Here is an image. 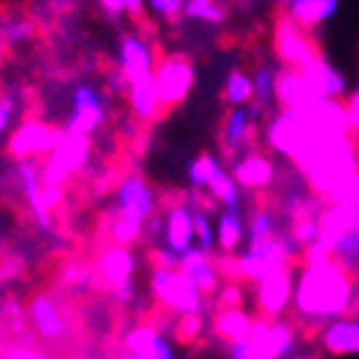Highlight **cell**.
I'll return each mask as SVG.
<instances>
[{
  "label": "cell",
  "instance_id": "1",
  "mask_svg": "<svg viewBox=\"0 0 359 359\" xmlns=\"http://www.w3.org/2000/svg\"><path fill=\"white\" fill-rule=\"evenodd\" d=\"M359 314V276L337 262L299 266L294 282L292 319L299 332L314 334L339 317Z\"/></svg>",
  "mask_w": 359,
  "mask_h": 359
},
{
  "label": "cell",
  "instance_id": "2",
  "mask_svg": "<svg viewBox=\"0 0 359 359\" xmlns=\"http://www.w3.org/2000/svg\"><path fill=\"white\" fill-rule=\"evenodd\" d=\"M294 166L304 179L306 189L324 201V196L334 191L337 186L359 174V133L317 146Z\"/></svg>",
  "mask_w": 359,
  "mask_h": 359
},
{
  "label": "cell",
  "instance_id": "3",
  "mask_svg": "<svg viewBox=\"0 0 359 359\" xmlns=\"http://www.w3.org/2000/svg\"><path fill=\"white\" fill-rule=\"evenodd\" d=\"M149 292L156 304L176 314V317H206L209 309L214 311V304H211L209 297L181 269L151 266Z\"/></svg>",
  "mask_w": 359,
  "mask_h": 359
},
{
  "label": "cell",
  "instance_id": "4",
  "mask_svg": "<svg viewBox=\"0 0 359 359\" xmlns=\"http://www.w3.org/2000/svg\"><path fill=\"white\" fill-rule=\"evenodd\" d=\"M111 90L98 83H76L68 96V111L66 118L60 123L63 133L71 136H86L93 138L103 126L108 123L111 116Z\"/></svg>",
  "mask_w": 359,
  "mask_h": 359
},
{
  "label": "cell",
  "instance_id": "5",
  "mask_svg": "<svg viewBox=\"0 0 359 359\" xmlns=\"http://www.w3.org/2000/svg\"><path fill=\"white\" fill-rule=\"evenodd\" d=\"M25 317H28V330L38 339L46 341V344L71 341L73 330H76L71 304L58 292L30 294L28 306H25Z\"/></svg>",
  "mask_w": 359,
  "mask_h": 359
},
{
  "label": "cell",
  "instance_id": "6",
  "mask_svg": "<svg viewBox=\"0 0 359 359\" xmlns=\"http://www.w3.org/2000/svg\"><path fill=\"white\" fill-rule=\"evenodd\" d=\"M158 209H161V196L144 174L131 171L116 181L114 204L108 209L114 216L146 226V222L154 214H158Z\"/></svg>",
  "mask_w": 359,
  "mask_h": 359
},
{
  "label": "cell",
  "instance_id": "7",
  "mask_svg": "<svg viewBox=\"0 0 359 359\" xmlns=\"http://www.w3.org/2000/svg\"><path fill=\"white\" fill-rule=\"evenodd\" d=\"M90 154H93V138L63 133L53 154L41 161L43 186H68L88 166Z\"/></svg>",
  "mask_w": 359,
  "mask_h": 359
},
{
  "label": "cell",
  "instance_id": "8",
  "mask_svg": "<svg viewBox=\"0 0 359 359\" xmlns=\"http://www.w3.org/2000/svg\"><path fill=\"white\" fill-rule=\"evenodd\" d=\"M264 118H266V108L254 101L246 106H229L219 128V146L224 158L233 161L244 151H252Z\"/></svg>",
  "mask_w": 359,
  "mask_h": 359
},
{
  "label": "cell",
  "instance_id": "9",
  "mask_svg": "<svg viewBox=\"0 0 359 359\" xmlns=\"http://www.w3.org/2000/svg\"><path fill=\"white\" fill-rule=\"evenodd\" d=\"M154 83L156 90H158V98H161L163 111L168 116L176 106H181L189 98V93L196 86V66L184 53H163L156 60Z\"/></svg>",
  "mask_w": 359,
  "mask_h": 359
},
{
  "label": "cell",
  "instance_id": "10",
  "mask_svg": "<svg viewBox=\"0 0 359 359\" xmlns=\"http://www.w3.org/2000/svg\"><path fill=\"white\" fill-rule=\"evenodd\" d=\"M271 46H274V55L279 60V66L287 68H304L311 60H317L322 55L314 33L302 28L299 23H294L289 15H276L274 28H271Z\"/></svg>",
  "mask_w": 359,
  "mask_h": 359
},
{
  "label": "cell",
  "instance_id": "11",
  "mask_svg": "<svg viewBox=\"0 0 359 359\" xmlns=\"http://www.w3.org/2000/svg\"><path fill=\"white\" fill-rule=\"evenodd\" d=\"M60 136H63V128L58 123H50L46 118L30 116L23 123H18L15 131L11 133L6 151L15 161H23V158H38V161H43L48 154H53Z\"/></svg>",
  "mask_w": 359,
  "mask_h": 359
},
{
  "label": "cell",
  "instance_id": "12",
  "mask_svg": "<svg viewBox=\"0 0 359 359\" xmlns=\"http://www.w3.org/2000/svg\"><path fill=\"white\" fill-rule=\"evenodd\" d=\"M297 271H299V266L292 264V266H284L274 274L264 276L259 284H254V306H257L259 317L279 319L292 311Z\"/></svg>",
  "mask_w": 359,
  "mask_h": 359
},
{
  "label": "cell",
  "instance_id": "13",
  "mask_svg": "<svg viewBox=\"0 0 359 359\" xmlns=\"http://www.w3.org/2000/svg\"><path fill=\"white\" fill-rule=\"evenodd\" d=\"M252 337L269 359H297L299 349V327L292 317L266 319L257 317L252 327Z\"/></svg>",
  "mask_w": 359,
  "mask_h": 359
},
{
  "label": "cell",
  "instance_id": "14",
  "mask_svg": "<svg viewBox=\"0 0 359 359\" xmlns=\"http://www.w3.org/2000/svg\"><path fill=\"white\" fill-rule=\"evenodd\" d=\"M15 186H18V194L23 198L25 211L33 219V224L43 233L53 231L55 219L48 211V206H46V201H43V179H41V161L38 158L15 161Z\"/></svg>",
  "mask_w": 359,
  "mask_h": 359
},
{
  "label": "cell",
  "instance_id": "15",
  "mask_svg": "<svg viewBox=\"0 0 359 359\" xmlns=\"http://www.w3.org/2000/svg\"><path fill=\"white\" fill-rule=\"evenodd\" d=\"M161 58L156 46L141 30H123L118 41V60L116 66L123 73L126 83H136L141 78L154 76L156 60Z\"/></svg>",
  "mask_w": 359,
  "mask_h": 359
},
{
  "label": "cell",
  "instance_id": "16",
  "mask_svg": "<svg viewBox=\"0 0 359 359\" xmlns=\"http://www.w3.org/2000/svg\"><path fill=\"white\" fill-rule=\"evenodd\" d=\"M299 78H302V90H304L306 103L344 101V96H347V76L341 71H337L324 55H319L317 60H311L309 66L299 68Z\"/></svg>",
  "mask_w": 359,
  "mask_h": 359
},
{
  "label": "cell",
  "instance_id": "17",
  "mask_svg": "<svg viewBox=\"0 0 359 359\" xmlns=\"http://www.w3.org/2000/svg\"><path fill=\"white\" fill-rule=\"evenodd\" d=\"M161 211H163V244L181 257L191 246H196L191 206L186 204L184 191L174 194L171 198H161Z\"/></svg>",
  "mask_w": 359,
  "mask_h": 359
},
{
  "label": "cell",
  "instance_id": "18",
  "mask_svg": "<svg viewBox=\"0 0 359 359\" xmlns=\"http://www.w3.org/2000/svg\"><path fill=\"white\" fill-rule=\"evenodd\" d=\"M93 274H96L98 292H108V289L121 287V284L131 282L136 276V254L131 246H118V244H106L96 259L90 262Z\"/></svg>",
  "mask_w": 359,
  "mask_h": 359
},
{
  "label": "cell",
  "instance_id": "19",
  "mask_svg": "<svg viewBox=\"0 0 359 359\" xmlns=\"http://www.w3.org/2000/svg\"><path fill=\"white\" fill-rule=\"evenodd\" d=\"M231 176L236 179V184L241 186V191L262 196V194L274 184L276 166L269 154L252 149V151H244V154L236 156L231 161Z\"/></svg>",
  "mask_w": 359,
  "mask_h": 359
},
{
  "label": "cell",
  "instance_id": "20",
  "mask_svg": "<svg viewBox=\"0 0 359 359\" xmlns=\"http://www.w3.org/2000/svg\"><path fill=\"white\" fill-rule=\"evenodd\" d=\"M179 269L184 271L194 284H196L201 292L214 302L216 292L222 289L224 276L222 269H219V262H216V254H206L201 252L198 246H191L186 254H181V264Z\"/></svg>",
  "mask_w": 359,
  "mask_h": 359
},
{
  "label": "cell",
  "instance_id": "21",
  "mask_svg": "<svg viewBox=\"0 0 359 359\" xmlns=\"http://www.w3.org/2000/svg\"><path fill=\"white\" fill-rule=\"evenodd\" d=\"M126 103L128 111H131V118L136 121L138 126H151L156 121L166 118V111H163L158 90H156L154 76L141 78L136 83H128Z\"/></svg>",
  "mask_w": 359,
  "mask_h": 359
},
{
  "label": "cell",
  "instance_id": "22",
  "mask_svg": "<svg viewBox=\"0 0 359 359\" xmlns=\"http://www.w3.org/2000/svg\"><path fill=\"white\" fill-rule=\"evenodd\" d=\"M322 349L332 357H352L359 354V317L332 319L319 330Z\"/></svg>",
  "mask_w": 359,
  "mask_h": 359
},
{
  "label": "cell",
  "instance_id": "23",
  "mask_svg": "<svg viewBox=\"0 0 359 359\" xmlns=\"http://www.w3.org/2000/svg\"><path fill=\"white\" fill-rule=\"evenodd\" d=\"M339 11V0H282V13L289 15L294 23L311 30L332 20Z\"/></svg>",
  "mask_w": 359,
  "mask_h": 359
},
{
  "label": "cell",
  "instance_id": "24",
  "mask_svg": "<svg viewBox=\"0 0 359 359\" xmlns=\"http://www.w3.org/2000/svg\"><path fill=\"white\" fill-rule=\"evenodd\" d=\"M254 319L257 317L249 314L244 306H216L211 311V327H214L216 337L226 344L241 341L252 334Z\"/></svg>",
  "mask_w": 359,
  "mask_h": 359
},
{
  "label": "cell",
  "instance_id": "25",
  "mask_svg": "<svg viewBox=\"0 0 359 359\" xmlns=\"http://www.w3.org/2000/svg\"><path fill=\"white\" fill-rule=\"evenodd\" d=\"M246 239V219L244 211H216V254H236Z\"/></svg>",
  "mask_w": 359,
  "mask_h": 359
},
{
  "label": "cell",
  "instance_id": "26",
  "mask_svg": "<svg viewBox=\"0 0 359 359\" xmlns=\"http://www.w3.org/2000/svg\"><path fill=\"white\" fill-rule=\"evenodd\" d=\"M276 209H271L269 204H262V198H259V204L252 209V214L246 216V239L244 244H262V241L271 239L279 233V226H276Z\"/></svg>",
  "mask_w": 359,
  "mask_h": 359
},
{
  "label": "cell",
  "instance_id": "27",
  "mask_svg": "<svg viewBox=\"0 0 359 359\" xmlns=\"http://www.w3.org/2000/svg\"><path fill=\"white\" fill-rule=\"evenodd\" d=\"M206 191H209V196L214 198L222 209L244 211V191H241V186L236 184V179H233L231 171H229L226 166L214 176V181L209 184Z\"/></svg>",
  "mask_w": 359,
  "mask_h": 359
},
{
  "label": "cell",
  "instance_id": "28",
  "mask_svg": "<svg viewBox=\"0 0 359 359\" xmlns=\"http://www.w3.org/2000/svg\"><path fill=\"white\" fill-rule=\"evenodd\" d=\"M254 101L252 73L244 68H231L224 81V103L226 106H246Z\"/></svg>",
  "mask_w": 359,
  "mask_h": 359
},
{
  "label": "cell",
  "instance_id": "29",
  "mask_svg": "<svg viewBox=\"0 0 359 359\" xmlns=\"http://www.w3.org/2000/svg\"><path fill=\"white\" fill-rule=\"evenodd\" d=\"M222 168H224V161H219V158H216L214 154H209V151H201V154L189 163V168H186L189 186L196 189V191H206L209 184L214 181V176L219 174Z\"/></svg>",
  "mask_w": 359,
  "mask_h": 359
},
{
  "label": "cell",
  "instance_id": "30",
  "mask_svg": "<svg viewBox=\"0 0 359 359\" xmlns=\"http://www.w3.org/2000/svg\"><path fill=\"white\" fill-rule=\"evenodd\" d=\"M184 18L196 20V23L222 25L229 18V11L224 0H186Z\"/></svg>",
  "mask_w": 359,
  "mask_h": 359
},
{
  "label": "cell",
  "instance_id": "31",
  "mask_svg": "<svg viewBox=\"0 0 359 359\" xmlns=\"http://www.w3.org/2000/svg\"><path fill=\"white\" fill-rule=\"evenodd\" d=\"M33 36H36V20L25 18V15H8L0 20V48L18 46L23 41H30Z\"/></svg>",
  "mask_w": 359,
  "mask_h": 359
},
{
  "label": "cell",
  "instance_id": "32",
  "mask_svg": "<svg viewBox=\"0 0 359 359\" xmlns=\"http://www.w3.org/2000/svg\"><path fill=\"white\" fill-rule=\"evenodd\" d=\"M252 81H254V103L269 108L274 101V81H276V71L269 63H257L252 71Z\"/></svg>",
  "mask_w": 359,
  "mask_h": 359
},
{
  "label": "cell",
  "instance_id": "33",
  "mask_svg": "<svg viewBox=\"0 0 359 359\" xmlns=\"http://www.w3.org/2000/svg\"><path fill=\"white\" fill-rule=\"evenodd\" d=\"M289 231L294 233V239L302 246H309L322 239V222H319V216H304V219H297V222L289 224Z\"/></svg>",
  "mask_w": 359,
  "mask_h": 359
},
{
  "label": "cell",
  "instance_id": "34",
  "mask_svg": "<svg viewBox=\"0 0 359 359\" xmlns=\"http://www.w3.org/2000/svg\"><path fill=\"white\" fill-rule=\"evenodd\" d=\"M184 3L186 0H146V8L154 18L176 23L179 18H184Z\"/></svg>",
  "mask_w": 359,
  "mask_h": 359
},
{
  "label": "cell",
  "instance_id": "35",
  "mask_svg": "<svg viewBox=\"0 0 359 359\" xmlns=\"http://www.w3.org/2000/svg\"><path fill=\"white\" fill-rule=\"evenodd\" d=\"M226 357L229 359H269L266 352L259 347L252 337H246V339H241V341H231L226 347Z\"/></svg>",
  "mask_w": 359,
  "mask_h": 359
},
{
  "label": "cell",
  "instance_id": "36",
  "mask_svg": "<svg viewBox=\"0 0 359 359\" xmlns=\"http://www.w3.org/2000/svg\"><path fill=\"white\" fill-rule=\"evenodd\" d=\"M18 108H20V101L15 90L0 93V136L11 128V123L15 121V116H18Z\"/></svg>",
  "mask_w": 359,
  "mask_h": 359
},
{
  "label": "cell",
  "instance_id": "37",
  "mask_svg": "<svg viewBox=\"0 0 359 359\" xmlns=\"http://www.w3.org/2000/svg\"><path fill=\"white\" fill-rule=\"evenodd\" d=\"M0 359H46V354L30 341H11L0 349Z\"/></svg>",
  "mask_w": 359,
  "mask_h": 359
},
{
  "label": "cell",
  "instance_id": "38",
  "mask_svg": "<svg viewBox=\"0 0 359 359\" xmlns=\"http://www.w3.org/2000/svg\"><path fill=\"white\" fill-rule=\"evenodd\" d=\"M43 201H46L50 214L60 211L66 204V186H43Z\"/></svg>",
  "mask_w": 359,
  "mask_h": 359
},
{
  "label": "cell",
  "instance_id": "39",
  "mask_svg": "<svg viewBox=\"0 0 359 359\" xmlns=\"http://www.w3.org/2000/svg\"><path fill=\"white\" fill-rule=\"evenodd\" d=\"M121 6L133 23H141L146 18V0H121Z\"/></svg>",
  "mask_w": 359,
  "mask_h": 359
},
{
  "label": "cell",
  "instance_id": "40",
  "mask_svg": "<svg viewBox=\"0 0 359 359\" xmlns=\"http://www.w3.org/2000/svg\"><path fill=\"white\" fill-rule=\"evenodd\" d=\"M344 108H347V118H349L352 133H359V88L344 101Z\"/></svg>",
  "mask_w": 359,
  "mask_h": 359
},
{
  "label": "cell",
  "instance_id": "41",
  "mask_svg": "<svg viewBox=\"0 0 359 359\" xmlns=\"http://www.w3.org/2000/svg\"><path fill=\"white\" fill-rule=\"evenodd\" d=\"M96 6L101 8V13L108 20H118L126 15V13H123V6H121V0H96Z\"/></svg>",
  "mask_w": 359,
  "mask_h": 359
},
{
  "label": "cell",
  "instance_id": "42",
  "mask_svg": "<svg viewBox=\"0 0 359 359\" xmlns=\"http://www.w3.org/2000/svg\"><path fill=\"white\" fill-rule=\"evenodd\" d=\"M81 6V0H48V8L55 15H68Z\"/></svg>",
  "mask_w": 359,
  "mask_h": 359
},
{
  "label": "cell",
  "instance_id": "43",
  "mask_svg": "<svg viewBox=\"0 0 359 359\" xmlns=\"http://www.w3.org/2000/svg\"><path fill=\"white\" fill-rule=\"evenodd\" d=\"M0 241H3V219H0Z\"/></svg>",
  "mask_w": 359,
  "mask_h": 359
},
{
  "label": "cell",
  "instance_id": "44",
  "mask_svg": "<svg viewBox=\"0 0 359 359\" xmlns=\"http://www.w3.org/2000/svg\"><path fill=\"white\" fill-rule=\"evenodd\" d=\"M297 359H314V357H297Z\"/></svg>",
  "mask_w": 359,
  "mask_h": 359
}]
</instances>
